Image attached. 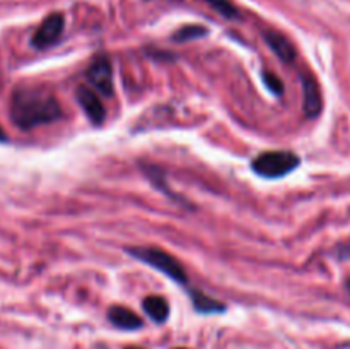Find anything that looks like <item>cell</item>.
I'll list each match as a JSON object with an SVG mask.
<instances>
[{"label":"cell","instance_id":"14","mask_svg":"<svg viewBox=\"0 0 350 349\" xmlns=\"http://www.w3.org/2000/svg\"><path fill=\"white\" fill-rule=\"evenodd\" d=\"M262 79H263V84H265L267 88L273 92V94H277V96L282 94L284 86L275 74H272V72H262Z\"/></svg>","mask_w":350,"mask_h":349},{"label":"cell","instance_id":"12","mask_svg":"<svg viewBox=\"0 0 350 349\" xmlns=\"http://www.w3.org/2000/svg\"><path fill=\"white\" fill-rule=\"evenodd\" d=\"M207 27L200 26V24H190V26L181 27L180 31H176L173 40L178 41V43H183V41H190V40H198V38H204L207 34Z\"/></svg>","mask_w":350,"mask_h":349},{"label":"cell","instance_id":"7","mask_svg":"<svg viewBox=\"0 0 350 349\" xmlns=\"http://www.w3.org/2000/svg\"><path fill=\"white\" fill-rule=\"evenodd\" d=\"M301 82H303V91H304V115L308 118H317L323 108V98H321V89L318 86L314 75L306 74L304 72L301 75Z\"/></svg>","mask_w":350,"mask_h":349},{"label":"cell","instance_id":"18","mask_svg":"<svg viewBox=\"0 0 350 349\" xmlns=\"http://www.w3.org/2000/svg\"><path fill=\"white\" fill-rule=\"evenodd\" d=\"M125 349H142V348H125Z\"/></svg>","mask_w":350,"mask_h":349},{"label":"cell","instance_id":"15","mask_svg":"<svg viewBox=\"0 0 350 349\" xmlns=\"http://www.w3.org/2000/svg\"><path fill=\"white\" fill-rule=\"evenodd\" d=\"M337 255H338V259H342V260L350 259V240H347V242L342 243V245L338 246Z\"/></svg>","mask_w":350,"mask_h":349},{"label":"cell","instance_id":"16","mask_svg":"<svg viewBox=\"0 0 350 349\" xmlns=\"http://www.w3.org/2000/svg\"><path fill=\"white\" fill-rule=\"evenodd\" d=\"M5 140H7L5 132H3V129H2V127H0V142H5Z\"/></svg>","mask_w":350,"mask_h":349},{"label":"cell","instance_id":"13","mask_svg":"<svg viewBox=\"0 0 350 349\" xmlns=\"http://www.w3.org/2000/svg\"><path fill=\"white\" fill-rule=\"evenodd\" d=\"M204 2H207L215 12L224 16L226 19H236V17H239V10L236 9V5L231 0H204Z\"/></svg>","mask_w":350,"mask_h":349},{"label":"cell","instance_id":"4","mask_svg":"<svg viewBox=\"0 0 350 349\" xmlns=\"http://www.w3.org/2000/svg\"><path fill=\"white\" fill-rule=\"evenodd\" d=\"M88 81L91 82L92 88L103 96H113L115 92V82H113V65L109 60L108 55H98L89 65L88 72Z\"/></svg>","mask_w":350,"mask_h":349},{"label":"cell","instance_id":"19","mask_svg":"<svg viewBox=\"0 0 350 349\" xmlns=\"http://www.w3.org/2000/svg\"><path fill=\"white\" fill-rule=\"evenodd\" d=\"M176 349H187V348H176Z\"/></svg>","mask_w":350,"mask_h":349},{"label":"cell","instance_id":"5","mask_svg":"<svg viewBox=\"0 0 350 349\" xmlns=\"http://www.w3.org/2000/svg\"><path fill=\"white\" fill-rule=\"evenodd\" d=\"M64 27H65L64 14L60 12L50 14L48 17H44V21L40 24V27L34 31L31 44H33L36 50L50 48L51 44H55L58 40H60L62 33H64Z\"/></svg>","mask_w":350,"mask_h":349},{"label":"cell","instance_id":"17","mask_svg":"<svg viewBox=\"0 0 350 349\" xmlns=\"http://www.w3.org/2000/svg\"><path fill=\"white\" fill-rule=\"evenodd\" d=\"M347 289H349V291H350V279H349V281H347Z\"/></svg>","mask_w":350,"mask_h":349},{"label":"cell","instance_id":"11","mask_svg":"<svg viewBox=\"0 0 350 349\" xmlns=\"http://www.w3.org/2000/svg\"><path fill=\"white\" fill-rule=\"evenodd\" d=\"M191 303H193L195 310L200 311V313H222L226 310V305L221 303V301L214 300L208 294L200 293V291H190Z\"/></svg>","mask_w":350,"mask_h":349},{"label":"cell","instance_id":"1","mask_svg":"<svg viewBox=\"0 0 350 349\" xmlns=\"http://www.w3.org/2000/svg\"><path fill=\"white\" fill-rule=\"evenodd\" d=\"M64 112L53 92L38 86L16 88L10 98V118L19 129L31 130L40 125L53 123Z\"/></svg>","mask_w":350,"mask_h":349},{"label":"cell","instance_id":"6","mask_svg":"<svg viewBox=\"0 0 350 349\" xmlns=\"http://www.w3.org/2000/svg\"><path fill=\"white\" fill-rule=\"evenodd\" d=\"M77 101L94 125H101V123L105 122L106 118L105 105H103L101 98H99L98 92H96L94 89L88 88V86H79Z\"/></svg>","mask_w":350,"mask_h":349},{"label":"cell","instance_id":"10","mask_svg":"<svg viewBox=\"0 0 350 349\" xmlns=\"http://www.w3.org/2000/svg\"><path fill=\"white\" fill-rule=\"evenodd\" d=\"M142 308L157 324H163L170 317V303L163 296H156V294L154 296H147L142 301Z\"/></svg>","mask_w":350,"mask_h":349},{"label":"cell","instance_id":"3","mask_svg":"<svg viewBox=\"0 0 350 349\" xmlns=\"http://www.w3.org/2000/svg\"><path fill=\"white\" fill-rule=\"evenodd\" d=\"M299 157L291 151H269L252 161V168L258 177L282 178L299 166Z\"/></svg>","mask_w":350,"mask_h":349},{"label":"cell","instance_id":"2","mask_svg":"<svg viewBox=\"0 0 350 349\" xmlns=\"http://www.w3.org/2000/svg\"><path fill=\"white\" fill-rule=\"evenodd\" d=\"M129 252L135 257L137 260H142L147 266L154 267L159 272L166 274L170 279L176 281L180 284H187L188 277L185 272V267L178 259H174L171 253L164 252L161 248H154V246H135V248H129Z\"/></svg>","mask_w":350,"mask_h":349},{"label":"cell","instance_id":"8","mask_svg":"<svg viewBox=\"0 0 350 349\" xmlns=\"http://www.w3.org/2000/svg\"><path fill=\"white\" fill-rule=\"evenodd\" d=\"M263 38H265L267 44L272 48V51L280 58V60L287 62V64L296 60V47H294L293 41H291L286 34L279 33V31L275 29H267L265 33H263Z\"/></svg>","mask_w":350,"mask_h":349},{"label":"cell","instance_id":"9","mask_svg":"<svg viewBox=\"0 0 350 349\" xmlns=\"http://www.w3.org/2000/svg\"><path fill=\"white\" fill-rule=\"evenodd\" d=\"M108 318L115 327L122 331H137L144 325L142 318L126 307H111L108 311Z\"/></svg>","mask_w":350,"mask_h":349}]
</instances>
